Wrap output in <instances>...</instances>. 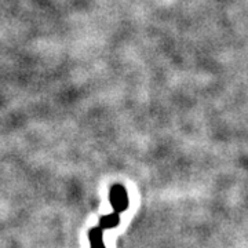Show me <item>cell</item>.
Returning a JSON list of instances; mask_svg holds the SVG:
<instances>
[{
  "mask_svg": "<svg viewBox=\"0 0 248 248\" xmlns=\"http://www.w3.org/2000/svg\"><path fill=\"white\" fill-rule=\"evenodd\" d=\"M89 240L90 244H91V248H105V244H104V231L99 226H95V228H93L90 231Z\"/></svg>",
  "mask_w": 248,
  "mask_h": 248,
  "instance_id": "obj_3",
  "label": "cell"
},
{
  "mask_svg": "<svg viewBox=\"0 0 248 248\" xmlns=\"http://www.w3.org/2000/svg\"><path fill=\"white\" fill-rule=\"evenodd\" d=\"M119 222H120V214L113 211L112 214H108V215L101 217V218H99V225H98V226H99L102 231H107V229H113V228H116V226L119 225Z\"/></svg>",
  "mask_w": 248,
  "mask_h": 248,
  "instance_id": "obj_2",
  "label": "cell"
},
{
  "mask_svg": "<svg viewBox=\"0 0 248 248\" xmlns=\"http://www.w3.org/2000/svg\"><path fill=\"white\" fill-rule=\"evenodd\" d=\"M109 200H110V204H112L115 213L122 214L128 208V195H127V190L122 185L112 186Z\"/></svg>",
  "mask_w": 248,
  "mask_h": 248,
  "instance_id": "obj_1",
  "label": "cell"
}]
</instances>
